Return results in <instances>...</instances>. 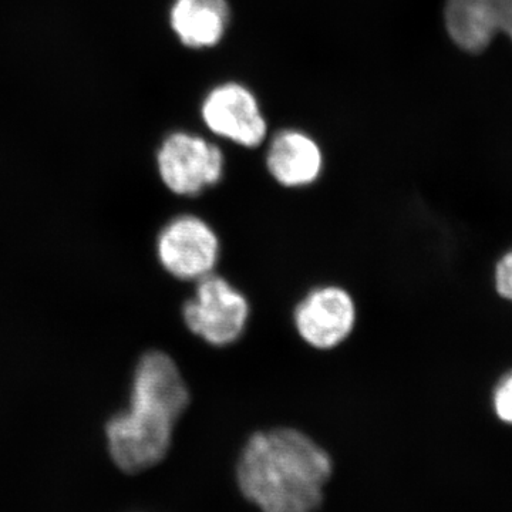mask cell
<instances>
[{"label":"cell","instance_id":"obj_1","mask_svg":"<svg viewBox=\"0 0 512 512\" xmlns=\"http://www.w3.org/2000/svg\"><path fill=\"white\" fill-rule=\"evenodd\" d=\"M332 458L308 434L289 427L258 431L242 448L237 481L261 512H318Z\"/></svg>","mask_w":512,"mask_h":512},{"label":"cell","instance_id":"obj_2","mask_svg":"<svg viewBox=\"0 0 512 512\" xmlns=\"http://www.w3.org/2000/svg\"><path fill=\"white\" fill-rule=\"evenodd\" d=\"M130 407L107 423L106 439L114 464L127 474L156 467L173 443L175 423L190 404L180 369L163 352L141 357L131 384Z\"/></svg>","mask_w":512,"mask_h":512},{"label":"cell","instance_id":"obj_3","mask_svg":"<svg viewBox=\"0 0 512 512\" xmlns=\"http://www.w3.org/2000/svg\"><path fill=\"white\" fill-rule=\"evenodd\" d=\"M249 303L244 293L215 274L198 281L194 298L184 305L187 328L217 348L232 345L247 328Z\"/></svg>","mask_w":512,"mask_h":512},{"label":"cell","instance_id":"obj_4","mask_svg":"<svg viewBox=\"0 0 512 512\" xmlns=\"http://www.w3.org/2000/svg\"><path fill=\"white\" fill-rule=\"evenodd\" d=\"M221 245L211 225L195 215L168 222L157 239V255L168 274L181 281H200L214 274Z\"/></svg>","mask_w":512,"mask_h":512},{"label":"cell","instance_id":"obj_5","mask_svg":"<svg viewBox=\"0 0 512 512\" xmlns=\"http://www.w3.org/2000/svg\"><path fill=\"white\" fill-rule=\"evenodd\" d=\"M157 164L168 190L185 197H194L214 187L224 174L220 148L187 133H174L164 140Z\"/></svg>","mask_w":512,"mask_h":512},{"label":"cell","instance_id":"obj_6","mask_svg":"<svg viewBox=\"0 0 512 512\" xmlns=\"http://www.w3.org/2000/svg\"><path fill=\"white\" fill-rule=\"evenodd\" d=\"M293 322L303 342L319 350L333 349L355 329L356 305L345 289L320 286L298 303Z\"/></svg>","mask_w":512,"mask_h":512},{"label":"cell","instance_id":"obj_7","mask_svg":"<svg viewBox=\"0 0 512 512\" xmlns=\"http://www.w3.org/2000/svg\"><path fill=\"white\" fill-rule=\"evenodd\" d=\"M202 117L218 136L245 147H256L266 136V124L251 93L239 84L212 90L204 101Z\"/></svg>","mask_w":512,"mask_h":512},{"label":"cell","instance_id":"obj_8","mask_svg":"<svg viewBox=\"0 0 512 512\" xmlns=\"http://www.w3.org/2000/svg\"><path fill=\"white\" fill-rule=\"evenodd\" d=\"M446 26L461 49L483 52L497 33L512 40V0H447Z\"/></svg>","mask_w":512,"mask_h":512},{"label":"cell","instance_id":"obj_9","mask_svg":"<svg viewBox=\"0 0 512 512\" xmlns=\"http://www.w3.org/2000/svg\"><path fill=\"white\" fill-rule=\"evenodd\" d=\"M266 165L272 177L284 187H306L319 178L322 151L311 137L298 131H282L272 140Z\"/></svg>","mask_w":512,"mask_h":512},{"label":"cell","instance_id":"obj_10","mask_svg":"<svg viewBox=\"0 0 512 512\" xmlns=\"http://www.w3.org/2000/svg\"><path fill=\"white\" fill-rule=\"evenodd\" d=\"M229 22L227 0H175L171 26L188 47L217 45Z\"/></svg>","mask_w":512,"mask_h":512},{"label":"cell","instance_id":"obj_11","mask_svg":"<svg viewBox=\"0 0 512 512\" xmlns=\"http://www.w3.org/2000/svg\"><path fill=\"white\" fill-rule=\"evenodd\" d=\"M494 407L501 420L512 424V373L505 376L495 389Z\"/></svg>","mask_w":512,"mask_h":512},{"label":"cell","instance_id":"obj_12","mask_svg":"<svg viewBox=\"0 0 512 512\" xmlns=\"http://www.w3.org/2000/svg\"><path fill=\"white\" fill-rule=\"evenodd\" d=\"M495 284L500 295L512 301V251L498 262Z\"/></svg>","mask_w":512,"mask_h":512}]
</instances>
